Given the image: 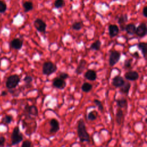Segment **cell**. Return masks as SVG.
<instances>
[{"mask_svg": "<svg viewBox=\"0 0 147 147\" xmlns=\"http://www.w3.org/2000/svg\"><path fill=\"white\" fill-rule=\"evenodd\" d=\"M59 77L60 78H61L62 79L65 81L66 79H67V78H68L69 75H68V74L67 73H66V72H60V73L59 74Z\"/></svg>", "mask_w": 147, "mask_h": 147, "instance_id": "obj_35", "label": "cell"}, {"mask_svg": "<svg viewBox=\"0 0 147 147\" xmlns=\"http://www.w3.org/2000/svg\"><path fill=\"white\" fill-rule=\"evenodd\" d=\"M108 31L109 35L111 38L117 36L119 32V27L115 24H110L108 27Z\"/></svg>", "mask_w": 147, "mask_h": 147, "instance_id": "obj_13", "label": "cell"}, {"mask_svg": "<svg viewBox=\"0 0 147 147\" xmlns=\"http://www.w3.org/2000/svg\"><path fill=\"white\" fill-rule=\"evenodd\" d=\"M20 82V78L17 74L9 76L6 82V86L8 89H13L16 88Z\"/></svg>", "mask_w": 147, "mask_h": 147, "instance_id": "obj_4", "label": "cell"}, {"mask_svg": "<svg viewBox=\"0 0 147 147\" xmlns=\"http://www.w3.org/2000/svg\"><path fill=\"white\" fill-rule=\"evenodd\" d=\"M121 53L117 51H111L109 58V64L110 67L115 66L120 60Z\"/></svg>", "mask_w": 147, "mask_h": 147, "instance_id": "obj_5", "label": "cell"}, {"mask_svg": "<svg viewBox=\"0 0 147 147\" xmlns=\"http://www.w3.org/2000/svg\"><path fill=\"white\" fill-rule=\"evenodd\" d=\"M34 26L36 30L41 33H45L47 28L46 23L40 19H36L34 22Z\"/></svg>", "mask_w": 147, "mask_h": 147, "instance_id": "obj_6", "label": "cell"}, {"mask_svg": "<svg viewBox=\"0 0 147 147\" xmlns=\"http://www.w3.org/2000/svg\"><path fill=\"white\" fill-rule=\"evenodd\" d=\"M82 28L83 25L81 22H75L72 25V28L75 31H80Z\"/></svg>", "mask_w": 147, "mask_h": 147, "instance_id": "obj_29", "label": "cell"}, {"mask_svg": "<svg viewBox=\"0 0 147 147\" xmlns=\"http://www.w3.org/2000/svg\"><path fill=\"white\" fill-rule=\"evenodd\" d=\"M65 5V1L64 0H55L54 2V7L56 9L63 8Z\"/></svg>", "mask_w": 147, "mask_h": 147, "instance_id": "obj_27", "label": "cell"}, {"mask_svg": "<svg viewBox=\"0 0 147 147\" xmlns=\"http://www.w3.org/2000/svg\"><path fill=\"white\" fill-rule=\"evenodd\" d=\"M147 7L145 6L142 9V15L145 17H147Z\"/></svg>", "mask_w": 147, "mask_h": 147, "instance_id": "obj_37", "label": "cell"}, {"mask_svg": "<svg viewBox=\"0 0 147 147\" xmlns=\"http://www.w3.org/2000/svg\"><path fill=\"white\" fill-rule=\"evenodd\" d=\"M11 48L15 50H20L23 46V41L19 38H15L10 43Z\"/></svg>", "mask_w": 147, "mask_h": 147, "instance_id": "obj_15", "label": "cell"}, {"mask_svg": "<svg viewBox=\"0 0 147 147\" xmlns=\"http://www.w3.org/2000/svg\"><path fill=\"white\" fill-rule=\"evenodd\" d=\"M23 138H24L23 134L20 132L19 127L16 126L14 128L11 135L12 145H15L19 144L23 140Z\"/></svg>", "mask_w": 147, "mask_h": 147, "instance_id": "obj_3", "label": "cell"}, {"mask_svg": "<svg viewBox=\"0 0 147 147\" xmlns=\"http://www.w3.org/2000/svg\"><path fill=\"white\" fill-rule=\"evenodd\" d=\"M132 60L131 59L126 60L124 62V67L125 68H132Z\"/></svg>", "mask_w": 147, "mask_h": 147, "instance_id": "obj_33", "label": "cell"}, {"mask_svg": "<svg viewBox=\"0 0 147 147\" xmlns=\"http://www.w3.org/2000/svg\"><path fill=\"white\" fill-rule=\"evenodd\" d=\"M21 147H32V142L30 140H25L22 143Z\"/></svg>", "mask_w": 147, "mask_h": 147, "instance_id": "obj_34", "label": "cell"}, {"mask_svg": "<svg viewBox=\"0 0 147 147\" xmlns=\"http://www.w3.org/2000/svg\"><path fill=\"white\" fill-rule=\"evenodd\" d=\"M5 142V138L3 136H0V146H3Z\"/></svg>", "mask_w": 147, "mask_h": 147, "instance_id": "obj_36", "label": "cell"}, {"mask_svg": "<svg viewBox=\"0 0 147 147\" xmlns=\"http://www.w3.org/2000/svg\"><path fill=\"white\" fill-rule=\"evenodd\" d=\"M77 133L78 138L81 142H90V136L87 132L85 121L82 118H81L78 122Z\"/></svg>", "mask_w": 147, "mask_h": 147, "instance_id": "obj_1", "label": "cell"}, {"mask_svg": "<svg viewBox=\"0 0 147 147\" xmlns=\"http://www.w3.org/2000/svg\"><path fill=\"white\" fill-rule=\"evenodd\" d=\"M136 27L135 24L133 23H130L126 25L125 28V31L129 35H134L136 32Z\"/></svg>", "mask_w": 147, "mask_h": 147, "instance_id": "obj_19", "label": "cell"}, {"mask_svg": "<svg viewBox=\"0 0 147 147\" xmlns=\"http://www.w3.org/2000/svg\"><path fill=\"white\" fill-rule=\"evenodd\" d=\"M94 103H95V105L97 106L98 110L101 111V112H103V110H104V108H103V105L101 102V101H99V99H94Z\"/></svg>", "mask_w": 147, "mask_h": 147, "instance_id": "obj_30", "label": "cell"}, {"mask_svg": "<svg viewBox=\"0 0 147 147\" xmlns=\"http://www.w3.org/2000/svg\"><path fill=\"white\" fill-rule=\"evenodd\" d=\"M50 125L51 128L50 129V133L55 134L60 130V124L59 121L56 118H52L50 121Z\"/></svg>", "mask_w": 147, "mask_h": 147, "instance_id": "obj_7", "label": "cell"}, {"mask_svg": "<svg viewBox=\"0 0 147 147\" xmlns=\"http://www.w3.org/2000/svg\"><path fill=\"white\" fill-rule=\"evenodd\" d=\"M138 48L141 51L143 56L145 58L147 53V44L145 42H140L137 44Z\"/></svg>", "mask_w": 147, "mask_h": 147, "instance_id": "obj_21", "label": "cell"}, {"mask_svg": "<svg viewBox=\"0 0 147 147\" xmlns=\"http://www.w3.org/2000/svg\"><path fill=\"white\" fill-rule=\"evenodd\" d=\"M93 89V85L89 83L85 82L81 86V90L85 93H89Z\"/></svg>", "mask_w": 147, "mask_h": 147, "instance_id": "obj_25", "label": "cell"}, {"mask_svg": "<svg viewBox=\"0 0 147 147\" xmlns=\"http://www.w3.org/2000/svg\"><path fill=\"white\" fill-rule=\"evenodd\" d=\"M117 105L119 108H127L128 101L125 98H121L116 101Z\"/></svg>", "mask_w": 147, "mask_h": 147, "instance_id": "obj_22", "label": "cell"}, {"mask_svg": "<svg viewBox=\"0 0 147 147\" xmlns=\"http://www.w3.org/2000/svg\"><path fill=\"white\" fill-rule=\"evenodd\" d=\"M24 111L28 115H31V116H34L36 117L39 114V111L37 108V107L35 105H27L25 107L24 109Z\"/></svg>", "mask_w": 147, "mask_h": 147, "instance_id": "obj_10", "label": "cell"}, {"mask_svg": "<svg viewBox=\"0 0 147 147\" xmlns=\"http://www.w3.org/2000/svg\"><path fill=\"white\" fill-rule=\"evenodd\" d=\"M57 70L58 67L56 65L50 61L45 62L42 67L43 74L47 76H49L55 73L57 71Z\"/></svg>", "mask_w": 147, "mask_h": 147, "instance_id": "obj_2", "label": "cell"}, {"mask_svg": "<svg viewBox=\"0 0 147 147\" xmlns=\"http://www.w3.org/2000/svg\"><path fill=\"white\" fill-rule=\"evenodd\" d=\"M24 81L27 85H31L33 81V78L30 75H27L24 78Z\"/></svg>", "mask_w": 147, "mask_h": 147, "instance_id": "obj_32", "label": "cell"}, {"mask_svg": "<svg viewBox=\"0 0 147 147\" xmlns=\"http://www.w3.org/2000/svg\"><path fill=\"white\" fill-rule=\"evenodd\" d=\"M86 65H87V62L86 60L85 59H81L79 62V64L75 70V73L77 75H81L83 73V72L84 71V70L86 69Z\"/></svg>", "mask_w": 147, "mask_h": 147, "instance_id": "obj_17", "label": "cell"}, {"mask_svg": "<svg viewBox=\"0 0 147 147\" xmlns=\"http://www.w3.org/2000/svg\"><path fill=\"white\" fill-rule=\"evenodd\" d=\"M101 45H102L101 42L99 40H97L90 46L89 49L91 50L99 51L101 47Z\"/></svg>", "mask_w": 147, "mask_h": 147, "instance_id": "obj_24", "label": "cell"}, {"mask_svg": "<svg viewBox=\"0 0 147 147\" xmlns=\"http://www.w3.org/2000/svg\"><path fill=\"white\" fill-rule=\"evenodd\" d=\"M85 78L90 81H94L97 78V75L96 72L91 69L87 70L84 75Z\"/></svg>", "mask_w": 147, "mask_h": 147, "instance_id": "obj_16", "label": "cell"}, {"mask_svg": "<svg viewBox=\"0 0 147 147\" xmlns=\"http://www.w3.org/2000/svg\"><path fill=\"white\" fill-rule=\"evenodd\" d=\"M124 77L128 81H135L139 78V74L136 71H129L125 74Z\"/></svg>", "mask_w": 147, "mask_h": 147, "instance_id": "obj_11", "label": "cell"}, {"mask_svg": "<svg viewBox=\"0 0 147 147\" xmlns=\"http://www.w3.org/2000/svg\"><path fill=\"white\" fill-rule=\"evenodd\" d=\"M87 117L89 121H94L97 118V113L95 111H91L88 113Z\"/></svg>", "mask_w": 147, "mask_h": 147, "instance_id": "obj_28", "label": "cell"}, {"mask_svg": "<svg viewBox=\"0 0 147 147\" xmlns=\"http://www.w3.org/2000/svg\"><path fill=\"white\" fill-rule=\"evenodd\" d=\"M125 82L124 78L120 75H117L112 79V85L116 88L121 87L124 85Z\"/></svg>", "mask_w": 147, "mask_h": 147, "instance_id": "obj_12", "label": "cell"}, {"mask_svg": "<svg viewBox=\"0 0 147 147\" xmlns=\"http://www.w3.org/2000/svg\"><path fill=\"white\" fill-rule=\"evenodd\" d=\"M131 87V84L129 82H125L124 85L119 87V92L121 94H125V95H128L129 90Z\"/></svg>", "mask_w": 147, "mask_h": 147, "instance_id": "obj_20", "label": "cell"}, {"mask_svg": "<svg viewBox=\"0 0 147 147\" xmlns=\"http://www.w3.org/2000/svg\"><path fill=\"white\" fill-rule=\"evenodd\" d=\"M128 21V16L126 14L121 15L118 19V23L119 25V28L121 31H125L126 23Z\"/></svg>", "mask_w": 147, "mask_h": 147, "instance_id": "obj_14", "label": "cell"}, {"mask_svg": "<svg viewBox=\"0 0 147 147\" xmlns=\"http://www.w3.org/2000/svg\"><path fill=\"white\" fill-rule=\"evenodd\" d=\"M7 9V6L5 3L0 0V13H4Z\"/></svg>", "mask_w": 147, "mask_h": 147, "instance_id": "obj_31", "label": "cell"}, {"mask_svg": "<svg viewBox=\"0 0 147 147\" xmlns=\"http://www.w3.org/2000/svg\"><path fill=\"white\" fill-rule=\"evenodd\" d=\"M52 86L56 89L63 90L66 86V82L64 80L62 79L59 77H56L54 79L52 82Z\"/></svg>", "mask_w": 147, "mask_h": 147, "instance_id": "obj_9", "label": "cell"}, {"mask_svg": "<svg viewBox=\"0 0 147 147\" xmlns=\"http://www.w3.org/2000/svg\"><path fill=\"white\" fill-rule=\"evenodd\" d=\"M132 56H133V57H134V58H139V54H138V52H135L133 55H132Z\"/></svg>", "mask_w": 147, "mask_h": 147, "instance_id": "obj_38", "label": "cell"}, {"mask_svg": "<svg viewBox=\"0 0 147 147\" xmlns=\"http://www.w3.org/2000/svg\"><path fill=\"white\" fill-rule=\"evenodd\" d=\"M124 114L121 109H118L115 114V121L118 125H121L124 121Z\"/></svg>", "mask_w": 147, "mask_h": 147, "instance_id": "obj_18", "label": "cell"}, {"mask_svg": "<svg viewBox=\"0 0 147 147\" xmlns=\"http://www.w3.org/2000/svg\"><path fill=\"white\" fill-rule=\"evenodd\" d=\"M146 32H147L146 25L145 23H141L136 28L135 34L140 38H143L146 36Z\"/></svg>", "mask_w": 147, "mask_h": 147, "instance_id": "obj_8", "label": "cell"}, {"mask_svg": "<svg viewBox=\"0 0 147 147\" xmlns=\"http://www.w3.org/2000/svg\"><path fill=\"white\" fill-rule=\"evenodd\" d=\"M7 94H8V93H7L6 91H3L1 93V96L5 97V96H6V95H7Z\"/></svg>", "mask_w": 147, "mask_h": 147, "instance_id": "obj_39", "label": "cell"}, {"mask_svg": "<svg viewBox=\"0 0 147 147\" xmlns=\"http://www.w3.org/2000/svg\"><path fill=\"white\" fill-rule=\"evenodd\" d=\"M13 121V117L10 115H6L1 120V124L4 125H8Z\"/></svg>", "mask_w": 147, "mask_h": 147, "instance_id": "obj_26", "label": "cell"}, {"mask_svg": "<svg viewBox=\"0 0 147 147\" xmlns=\"http://www.w3.org/2000/svg\"><path fill=\"white\" fill-rule=\"evenodd\" d=\"M23 7L24 8V12L26 13L34 9V4L31 1H25L23 4Z\"/></svg>", "mask_w": 147, "mask_h": 147, "instance_id": "obj_23", "label": "cell"}]
</instances>
